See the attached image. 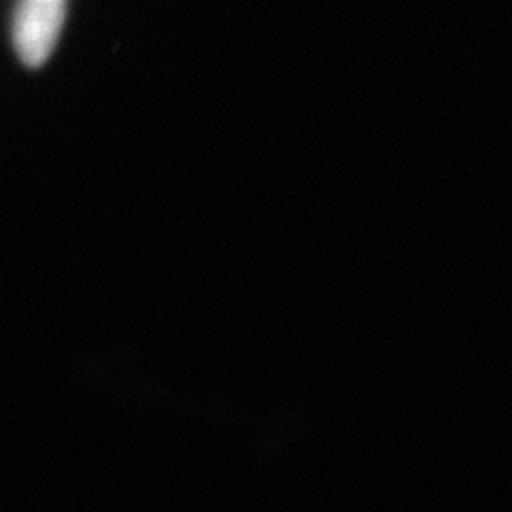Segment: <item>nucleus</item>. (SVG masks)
<instances>
[{"label":"nucleus","instance_id":"nucleus-1","mask_svg":"<svg viewBox=\"0 0 512 512\" xmlns=\"http://www.w3.org/2000/svg\"><path fill=\"white\" fill-rule=\"evenodd\" d=\"M65 21V0H21L14 16V44L29 67H40L52 52Z\"/></svg>","mask_w":512,"mask_h":512}]
</instances>
